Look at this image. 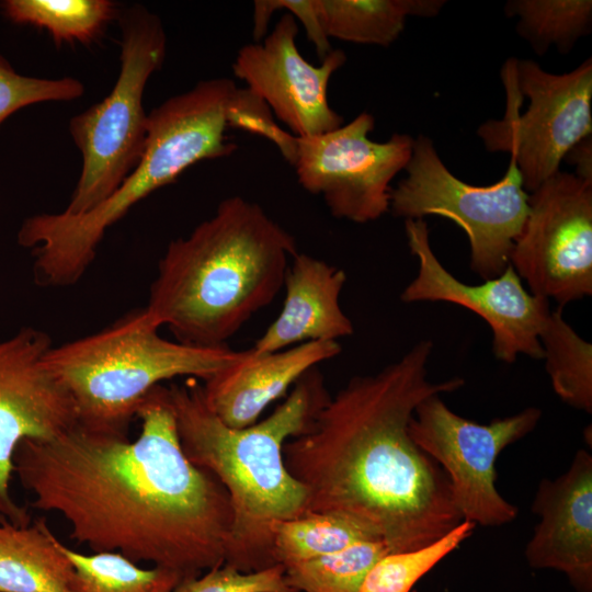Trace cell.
Instances as JSON below:
<instances>
[{
	"instance_id": "cell-25",
	"label": "cell",
	"mask_w": 592,
	"mask_h": 592,
	"mask_svg": "<svg viewBox=\"0 0 592 592\" xmlns=\"http://www.w3.org/2000/svg\"><path fill=\"white\" fill-rule=\"evenodd\" d=\"M369 540L379 539L350 520L334 514L306 513L278 524L273 538V558L276 565L287 566Z\"/></svg>"
},
{
	"instance_id": "cell-24",
	"label": "cell",
	"mask_w": 592,
	"mask_h": 592,
	"mask_svg": "<svg viewBox=\"0 0 592 592\" xmlns=\"http://www.w3.org/2000/svg\"><path fill=\"white\" fill-rule=\"evenodd\" d=\"M75 573L71 592H173L184 580L173 570L141 568L118 553L81 554L61 543Z\"/></svg>"
},
{
	"instance_id": "cell-12",
	"label": "cell",
	"mask_w": 592,
	"mask_h": 592,
	"mask_svg": "<svg viewBox=\"0 0 592 592\" xmlns=\"http://www.w3.org/2000/svg\"><path fill=\"white\" fill-rule=\"evenodd\" d=\"M374 126V116L362 112L332 130L297 137L298 183L322 196L335 218L365 224L389 212L390 183L406 168L414 138L394 134L374 141L368 137Z\"/></svg>"
},
{
	"instance_id": "cell-26",
	"label": "cell",
	"mask_w": 592,
	"mask_h": 592,
	"mask_svg": "<svg viewBox=\"0 0 592 592\" xmlns=\"http://www.w3.org/2000/svg\"><path fill=\"white\" fill-rule=\"evenodd\" d=\"M379 540L363 542L343 550L284 567L287 584L296 592H358L372 567L385 555Z\"/></svg>"
},
{
	"instance_id": "cell-20",
	"label": "cell",
	"mask_w": 592,
	"mask_h": 592,
	"mask_svg": "<svg viewBox=\"0 0 592 592\" xmlns=\"http://www.w3.org/2000/svg\"><path fill=\"white\" fill-rule=\"evenodd\" d=\"M444 0H316L327 37L388 47L402 33L409 16L431 18Z\"/></svg>"
},
{
	"instance_id": "cell-18",
	"label": "cell",
	"mask_w": 592,
	"mask_h": 592,
	"mask_svg": "<svg viewBox=\"0 0 592 592\" xmlns=\"http://www.w3.org/2000/svg\"><path fill=\"white\" fill-rule=\"evenodd\" d=\"M345 272L297 252L286 270L285 297L277 318L251 348L257 353L284 350L309 341H337L354 327L340 305Z\"/></svg>"
},
{
	"instance_id": "cell-13",
	"label": "cell",
	"mask_w": 592,
	"mask_h": 592,
	"mask_svg": "<svg viewBox=\"0 0 592 592\" xmlns=\"http://www.w3.org/2000/svg\"><path fill=\"white\" fill-rule=\"evenodd\" d=\"M405 230L418 273L400 294L403 303L444 301L467 308L491 329L497 360L508 364L519 355L543 360L539 332L551 311L548 299L526 291L510 264L481 284L463 283L435 255L424 219L405 220Z\"/></svg>"
},
{
	"instance_id": "cell-32",
	"label": "cell",
	"mask_w": 592,
	"mask_h": 592,
	"mask_svg": "<svg viewBox=\"0 0 592 592\" xmlns=\"http://www.w3.org/2000/svg\"><path fill=\"white\" fill-rule=\"evenodd\" d=\"M576 167V174L585 182L592 183V141L591 136L582 139L573 146L565 156Z\"/></svg>"
},
{
	"instance_id": "cell-19",
	"label": "cell",
	"mask_w": 592,
	"mask_h": 592,
	"mask_svg": "<svg viewBox=\"0 0 592 592\" xmlns=\"http://www.w3.org/2000/svg\"><path fill=\"white\" fill-rule=\"evenodd\" d=\"M73 573L44 519L20 526L0 515V592H71Z\"/></svg>"
},
{
	"instance_id": "cell-21",
	"label": "cell",
	"mask_w": 592,
	"mask_h": 592,
	"mask_svg": "<svg viewBox=\"0 0 592 592\" xmlns=\"http://www.w3.org/2000/svg\"><path fill=\"white\" fill-rule=\"evenodd\" d=\"M0 8L15 24L46 30L56 45L90 44L119 13L111 0H5Z\"/></svg>"
},
{
	"instance_id": "cell-10",
	"label": "cell",
	"mask_w": 592,
	"mask_h": 592,
	"mask_svg": "<svg viewBox=\"0 0 592 592\" xmlns=\"http://www.w3.org/2000/svg\"><path fill=\"white\" fill-rule=\"evenodd\" d=\"M540 418L542 410L530 407L480 424L455 413L434 395L415 408L409 433L446 474L463 519L501 526L515 520L519 509L497 490L496 460L505 447L531 433Z\"/></svg>"
},
{
	"instance_id": "cell-28",
	"label": "cell",
	"mask_w": 592,
	"mask_h": 592,
	"mask_svg": "<svg viewBox=\"0 0 592 592\" xmlns=\"http://www.w3.org/2000/svg\"><path fill=\"white\" fill-rule=\"evenodd\" d=\"M84 84L73 77L46 79L24 76L0 54V127L21 109L43 102H70L84 94Z\"/></svg>"
},
{
	"instance_id": "cell-22",
	"label": "cell",
	"mask_w": 592,
	"mask_h": 592,
	"mask_svg": "<svg viewBox=\"0 0 592 592\" xmlns=\"http://www.w3.org/2000/svg\"><path fill=\"white\" fill-rule=\"evenodd\" d=\"M545 368L556 395L567 405L592 412V345L551 310L539 332Z\"/></svg>"
},
{
	"instance_id": "cell-4",
	"label": "cell",
	"mask_w": 592,
	"mask_h": 592,
	"mask_svg": "<svg viewBox=\"0 0 592 592\" xmlns=\"http://www.w3.org/2000/svg\"><path fill=\"white\" fill-rule=\"evenodd\" d=\"M169 395L186 458L225 487L232 509L226 561L242 572L276 565L275 530L306 514L307 492L287 470L283 446L301 434L330 398L314 367L267 418L246 428L225 424L207 406L202 384H171Z\"/></svg>"
},
{
	"instance_id": "cell-27",
	"label": "cell",
	"mask_w": 592,
	"mask_h": 592,
	"mask_svg": "<svg viewBox=\"0 0 592 592\" xmlns=\"http://www.w3.org/2000/svg\"><path fill=\"white\" fill-rule=\"evenodd\" d=\"M475 527V523L464 520L428 546L385 555L368 571L358 592H410L415 582L466 540Z\"/></svg>"
},
{
	"instance_id": "cell-5",
	"label": "cell",
	"mask_w": 592,
	"mask_h": 592,
	"mask_svg": "<svg viewBox=\"0 0 592 592\" xmlns=\"http://www.w3.org/2000/svg\"><path fill=\"white\" fill-rule=\"evenodd\" d=\"M232 92L228 79L214 78L166 100L148 113L145 150L110 196L82 214L62 210L25 218L18 243L32 249L34 282L42 287L78 283L106 230L134 205L173 183L193 164L232 155L237 145L227 137Z\"/></svg>"
},
{
	"instance_id": "cell-30",
	"label": "cell",
	"mask_w": 592,
	"mask_h": 592,
	"mask_svg": "<svg viewBox=\"0 0 592 592\" xmlns=\"http://www.w3.org/2000/svg\"><path fill=\"white\" fill-rule=\"evenodd\" d=\"M173 592H296L284 576V567L242 572L228 565L213 568L204 576L186 578Z\"/></svg>"
},
{
	"instance_id": "cell-6",
	"label": "cell",
	"mask_w": 592,
	"mask_h": 592,
	"mask_svg": "<svg viewBox=\"0 0 592 592\" xmlns=\"http://www.w3.org/2000/svg\"><path fill=\"white\" fill-rule=\"evenodd\" d=\"M159 329L144 307L98 332L48 350L45 363L71 396L80 423L127 434L153 387L180 376L204 382L243 353L168 340Z\"/></svg>"
},
{
	"instance_id": "cell-1",
	"label": "cell",
	"mask_w": 592,
	"mask_h": 592,
	"mask_svg": "<svg viewBox=\"0 0 592 592\" xmlns=\"http://www.w3.org/2000/svg\"><path fill=\"white\" fill-rule=\"evenodd\" d=\"M136 418L134 441L79 421L49 440H23L13 474L31 505L60 515L70 538L93 553H118L184 579L225 565L230 499L186 458L168 387H153Z\"/></svg>"
},
{
	"instance_id": "cell-7",
	"label": "cell",
	"mask_w": 592,
	"mask_h": 592,
	"mask_svg": "<svg viewBox=\"0 0 592 592\" xmlns=\"http://www.w3.org/2000/svg\"><path fill=\"white\" fill-rule=\"evenodd\" d=\"M119 72L111 92L73 116L70 136L82 157L65 213H86L110 196L138 163L148 137L143 106L151 75L162 67L167 35L161 19L141 4L119 11Z\"/></svg>"
},
{
	"instance_id": "cell-15",
	"label": "cell",
	"mask_w": 592,
	"mask_h": 592,
	"mask_svg": "<svg viewBox=\"0 0 592 592\" xmlns=\"http://www.w3.org/2000/svg\"><path fill=\"white\" fill-rule=\"evenodd\" d=\"M297 20L285 12L261 42L242 46L232 64L234 75L260 96L275 118L296 137L319 135L344 124L328 101L332 75L346 61L332 49L316 66L296 45Z\"/></svg>"
},
{
	"instance_id": "cell-9",
	"label": "cell",
	"mask_w": 592,
	"mask_h": 592,
	"mask_svg": "<svg viewBox=\"0 0 592 592\" xmlns=\"http://www.w3.org/2000/svg\"><path fill=\"white\" fill-rule=\"evenodd\" d=\"M405 170L407 177L391 189L392 215L405 220L429 215L453 220L468 237L471 271L483 280L500 275L528 213V193L513 158L496 183L471 185L445 167L430 137L419 135Z\"/></svg>"
},
{
	"instance_id": "cell-29",
	"label": "cell",
	"mask_w": 592,
	"mask_h": 592,
	"mask_svg": "<svg viewBox=\"0 0 592 592\" xmlns=\"http://www.w3.org/2000/svg\"><path fill=\"white\" fill-rule=\"evenodd\" d=\"M229 124L232 129H240L267 139L293 166L297 153L298 138L283 129L276 123L267 104L247 87H237L234 92L229 106Z\"/></svg>"
},
{
	"instance_id": "cell-17",
	"label": "cell",
	"mask_w": 592,
	"mask_h": 592,
	"mask_svg": "<svg viewBox=\"0 0 592 592\" xmlns=\"http://www.w3.org/2000/svg\"><path fill=\"white\" fill-rule=\"evenodd\" d=\"M341 352L337 341H309L241 357L202 384L207 406L228 426L246 428L309 369Z\"/></svg>"
},
{
	"instance_id": "cell-14",
	"label": "cell",
	"mask_w": 592,
	"mask_h": 592,
	"mask_svg": "<svg viewBox=\"0 0 592 592\" xmlns=\"http://www.w3.org/2000/svg\"><path fill=\"white\" fill-rule=\"evenodd\" d=\"M52 346L48 333L32 327L0 342V515L20 526L31 516L9 491L18 445L49 440L78 422L71 396L45 363Z\"/></svg>"
},
{
	"instance_id": "cell-23",
	"label": "cell",
	"mask_w": 592,
	"mask_h": 592,
	"mask_svg": "<svg viewBox=\"0 0 592 592\" xmlns=\"http://www.w3.org/2000/svg\"><path fill=\"white\" fill-rule=\"evenodd\" d=\"M509 18H517L516 33L537 55L551 46L569 53L592 26L591 0H510L504 7Z\"/></svg>"
},
{
	"instance_id": "cell-33",
	"label": "cell",
	"mask_w": 592,
	"mask_h": 592,
	"mask_svg": "<svg viewBox=\"0 0 592 592\" xmlns=\"http://www.w3.org/2000/svg\"><path fill=\"white\" fill-rule=\"evenodd\" d=\"M413 592H415V591H413Z\"/></svg>"
},
{
	"instance_id": "cell-11",
	"label": "cell",
	"mask_w": 592,
	"mask_h": 592,
	"mask_svg": "<svg viewBox=\"0 0 592 592\" xmlns=\"http://www.w3.org/2000/svg\"><path fill=\"white\" fill-rule=\"evenodd\" d=\"M509 264L528 292L558 307L592 295V183L558 171L528 194Z\"/></svg>"
},
{
	"instance_id": "cell-3",
	"label": "cell",
	"mask_w": 592,
	"mask_h": 592,
	"mask_svg": "<svg viewBox=\"0 0 592 592\" xmlns=\"http://www.w3.org/2000/svg\"><path fill=\"white\" fill-rule=\"evenodd\" d=\"M295 238L257 203L234 195L159 261L145 307L177 341L226 342L283 288Z\"/></svg>"
},
{
	"instance_id": "cell-31",
	"label": "cell",
	"mask_w": 592,
	"mask_h": 592,
	"mask_svg": "<svg viewBox=\"0 0 592 592\" xmlns=\"http://www.w3.org/2000/svg\"><path fill=\"white\" fill-rule=\"evenodd\" d=\"M286 10L298 20L307 34V38L315 46L317 54L323 59L331 50L329 38L323 32L316 0H257L253 2L254 42H261L267 34L269 22L273 13Z\"/></svg>"
},
{
	"instance_id": "cell-16",
	"label": "cell",
	"mask_w": 592,
	"mask_h": 592,
	"mask_svg": "<svg viewBox=\"0 0 592 592\" xmlns=\"http://www.w3.org/2000/svg\"><path fill=\"white\" fill-rule=\"evenodd\" d=\"M532 511L539 516L525 548L528 565L566 573L578 592H592V456L579 449L566 473L543 479Z\"/></svg>"
},
{
	"instance_id": "cell-2",
	"label": "cell",
	"mask_w": 592,
	"mask_h": 592,
	"mask_svg": "<svg viewBox=\"0 0 592 592\" xmlns=\"http://www.w3.org/2000/svg\"><path fill=\"white\" fill-rule=\"evenodd\" d=\"M432 351L421 340L382 371L354 376L283 446L288 473L306 489V513L350 520L389 553L420 549L464 521L446 474L409 433L420 402L465 384L430 382Z\"/></svg>"
},
{
	"instance_id": "cell-8",
	"label": "cell",
	"mask_w": 592,
	"mask_h": 592,
	"mask_svg": "<svg viewBox=\"0 0 592 592\" xmlns=\"http://www.w3.org/2000/svg\"><path fill=\"white\" fill-rule=\"evenodd\" d=\"M506 111L477 135L490 152H509L527 193L556 174L569 150L592 133V59L566 73L509 58L502 67Z\"/></svg>"
}]
</instances>
